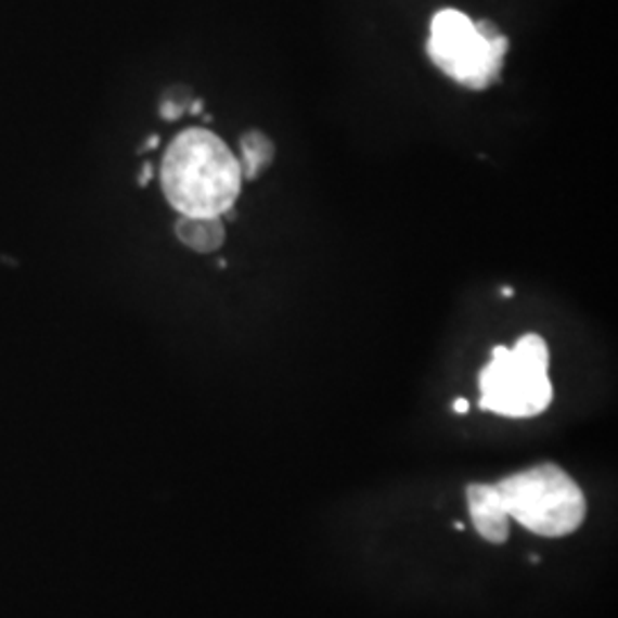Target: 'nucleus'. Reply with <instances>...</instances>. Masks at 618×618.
Here are the masks:
<instances>
[{
    "instance_id": "obj_5",
    "label": "nucleus",
    "mask_w": 618,
    "mask_h": 618,
    "mask_svg": "<svg viewBox=\"0 0 618 618\" xmlns=\"http://www.w3.org/2000/svg\"><path fill=\"white\" fill-rule=\"evenodd\" d=\"M467 506L474 529L492 545H502L508 539V515L494 484H469Z\"/></svg>"
},
{
    "instance_id": "obj_4",
    "label": "nucleus",
    "mask_w": 618,
    "mask_h": 618,
    "mask_svg": "<svg viewBox=\"0 0 618 618\" xmlns=\"http://www.w3.org/2000/svg\"><path fill=\"white\" fill-rule=\"evenodd\" d=\"M508 39L492 21L440 10L430 21L426 53L440 72L469 90H486L502 74Z\"/></svg>"
},
{
    "instance_id": "obj_9",
    "label": "nucleus",
    "mask_w": 618,
    "mask_h": 618,
    "mask_svg": "<svg viewBox=\"0 0 618 618\" xmlns=\"http://www.w3.org/2000/svg\"><path fill=\"white\" fill-rule=\"evenodd\" d=\"M150 179H152V165L144 163V165H142V175H140V183L144 185Z\"/></svg>"
},
{
    "instance_id": "obj_10",
    "label": "nucleus",
    "mask_w": 618,
    "mask_h": 618,
    "mask_svg": "<svg viewBox=\"0 0 618 618\" xmlns=\"http://www.w3.org/2000/svg\"><path fill=\"white\" fill-rule=\"evenodd\" d=\"M502 296H506V298L513 296V288H511V286H504V288H502Z\"/></svg>"
},
{
    "instance_id": "obj_1",
    "label": "nucleus",
    "mask_w": 618,
    "mask_h": 618,
    "mask_svg": "<svg viewBox=\"0 0 618 618\" xmlns=\"http://www.w3.org/2000/svg\"><path fill=\"white\" fill-rule=\"evenodd\" d=\"M160 181L168 202L181 216H222L241 193V165L211 131L189 129L165 152Z\"/></svg>"
},
{
    "instance_id": "obj_6",
    "label": "nucleus",
    "mask_w": 618,
    "mask_h": 618,
    "mask_svg": "<svg viewBox=\"0 0 618 618\" xmlns=\"http://www.w3.org/2000/svg\"><path fill=\"white\" fill-rule=\"evenodd\" d=\"M177 236L195 253H214L224 243V227L220 216H181Z\"/></svg>"
},
{
    "instance_id": "obj_8",
    "label": "nucleus",
    "mask_w": 618,
    "mask_h": 618,
    "mask_svg": "<svg viewBox=\"0 0 618 618\" xmlns=\"http://www.w3.org/2000/svg\"><path fill=\"white\" fill-rule=\"evenodd\" d=\"M467 408H469V403H467L465 399H456V401H453V412H456V415H465Z\"/></svg>"
},
{
    "instance_id": "obj_7",
    "label": "nucleus",
    "mask_w": 618,
    "mask_h": 618,
    "mask_svg": "<svg viewBox=\"0 0 618 618\" xmlns=\"http://www.w3.org/2000/svg\"><path fill=\"white\" fill-rule=\"evenodd\" d=\"M275 147L268 136L250 131L241 138V175L243 179H257L273 163Z\"/></svg>"
},
{
    "instance_id": "obj_3",
    "label": "nucleus",
    "mask_w": 618,
    "mask_h": 618,
    "mask_svg": "<svg viewBox=\"0 0 618 618\" xmlns=\"http://www.w3.org/2000/svg\"><path fill=\"white\" fill-rule=\"evenodd\" d=\"M550 350L541 335H525L513 348L494 346L479 374V405L494 415L527 420L552 403Z\"/></svg>"
},
{
    "instance_id": "obj_2",
    "label": "nucleus",
    "mask_w": 618,
    "mask_h": 618,
    "mask_svg": "<svg viewBox=\"0 0 618 618\" xmlns=\"http://www.w3.org/2000/svg\"><path fill=\"white\" fill-rule=\"evenodd\" d=\"M494 486L508 518L545 539L568 536L580 529L587 518L582 488L554 463L515 472Z\"/></svg>"
}]
</instances>
